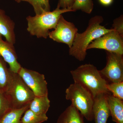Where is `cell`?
Here are the masks:
<instances>
[{"label": "cell", "instance_id": "10", "mask_svg": "<svg viewBox=\"0 0 123 123\" xmlns=\"http://www.w3.org/2000/svg\"><path fill=\"white\" fill-rule=\"evenodd\" d=\"M0 34V56L9 66L11 72L18 73L22 68L18 61V57L13 44L2 39Z\"/></svg>", "mask_w": 123, "mask_h": 123}, {"label": "cell", "instance_id": "19", "mask_svg": "<svg viewBox=\"0 0 123 123\" xmlns=\"http://www.w3.org/2000/svg\"><path fill=\"white\" fill-rule=\"evenodd\" d=\"M27 2L33 6L36 15L50 11L49 0H27Z\"/></svg>", "mask_w": 123, "mask_h": 123}, {"label": "cell", "instance_id": "4", "mask_svg": "<svg viewBox=\"0 0 123 123\" xmlns=\"http://www.w3.org/2000/svg\"><path fill=\"white\" fill-rule=\"evenodd\" d=\"M5 92L10 101L12 109H20L30 105L35 97L18 74L12 72Z\"/></svg>", "mask_w": 123, "mask_h": 123}, {"label": "cell", "instance_id": "1", "mask_svg": "<svg viewBox=\"0 0 123 123\" xmlns=\"http://www.w3.org/2000/svg\"><path fill=\"white\" fill-rule=\"evenodd\" d=\"M103 17L96 15L90 18L87 28L84 32L77 33L72 46L69 48V55L79 61H84L87 55V48L92 41L112 31L101 25Z\"/></svg>", "mask_w": 123, "mask_h": 123}, {"label": "cell", "instance_id": "15", "mask_svg": "<svg viewBox=\"0 0 123 123\" xmlns=\"http://www.w3.org/2000/svg\"><path fill=\"white\" fill-rule=\"evenodd\" d=\"M83 117L79 111L71 105L60 116L56 123H85Z\"/></svg>", "mask_w": 123, "mask_h": 123}, {"label": "cell", "instance_id": "24", "mask_svg": "<svg viewBox=\"0 0 123 123\" xmlns=\"http://www.w3.org/2000/svg\"><path fill=\"white\" fill-rule=\"evenodd\" d=\"M74 0H59L57 7L60 9H71Z\"/></svg>", "mask_w": 123, "mask_h": 123}, {"label": "cell", "instance_id": "6", "mask_svg": "<svg viewBox=\"0 0 123 123\" xmlns=\"http://www.w3.org/2000/svg\"><path fill=\"white\" fill-rule=\"evenodd\" d=\"M106 54V65L99 70L101 76L108 83L123 81V55L108 51Z\"/></svg>", "mask_w": 123, "mask_h": 123}, {"label": "cell", "instance_id": "14", "mask_svg": "<svg viewBox=\"0 0 123 123\" xmlns=\"http://www.w3.org/2000/svg\"><path fill=\"white\" fill-rule=\"evenodd\" d=\"M48 96L36 97L31 102L29 109L39 116L47 117V112L50 107Z\"/></svg>", "mask_w": 123, "mask_h": 123}, {"label": "cell", "instance_id": "17", "mask_svg": "<svg viewBox=\"0 0 123 123\" xmlns=\"http://www.w3.org/2000/svg\"><path fill=\"white\" fill-rule=\"evenodd\" d=\"M11 71L0 56V90L5 91L9 82Z\"/></svg>", "mask_w": 123, "mask_h": 123}, {"label": "cell", "instance_id": "27", "mask_svg": "<svg viewBox=\"0 0 123 123\" xmlns=\"http://www.w3.org/2000/svg\"><path fill=\"white\" fill-rule=\"evenodd\" d=\"M14 0L15 1H16V2H18V3H19V2H20V1H19V0Z\"/></svg>", "mask_w": 123, "mask_h": 123}, {"label": "cell", "instance_id": "8", "mask_svg": "<svg viewBox=\"0 0 123 123\" xmlns=\"http://www.w3.org/2000/svg\"><path fill=\"white\" fill-rule=\"evenodd\" d=\"M73 23L66 21L62 15L54 30L49 32L48 37L57 43H65L70 48L72 46L78 32Z\"/></svg>", "mask_w": 123, "mask_h": 123}, {"label": "cell", "instance_id": "2", "mask_svg": "<svg viewBox=\"0 0 123 123\" xmlns=\"http://www.w3.org/2000/svg\"><path fill=\"white\" fill-rule=\"evenodd\" d=\"M70 73L74 83L79 84L89 91L94 98L102 94H111L107 88V82L101 76L99 70L91 64L79 66Z\"/></svg>", "mask_w": 123, "mask_h": 123}, {"label": "cell", "instance_id": "7", "mask_svg": "<svg viewBox=\"0 0 123 123\" xmlns=\"http://www.w3.org/2000/svg\"><path fill=\"white\" fill-rule=\"evenodd\" d=\"M103 49L107 51L123 55V36L114 29L92 41L87 50Z\"/></svg>", "mask_w": 123, "mask_h": 123}, {"label": "cell", "instance_id": "9", "mask_svg": "<svg viewBox=\"0 0 123 123\" xmlns=\"http://www.w3.org/2000/svg\"><path fill=\"white\" fill-rule=\"evenodd\" d=\"M18 74L35 96H48L47 82L44 75L22 67Z\"/></svg>", "mask_w": 123, "mask_h": 123}, {"label": "cell", "instance_id": "16", "mask_svg": "<svg viewBox=\"0 0 123 123\" xmlns=\"http://www.w3.org/2000/svg\"><path fill=\"white\" fill-rule=\"evenodd\" d=\"M29 105L20 109H11L0 119V123H21L22 117L29 109Z\"/></svg>", "mask_w": 123, "mask_h": 123}, {"label": "cell", "instance_id": "12", "mask_svg": "<svg viewBox=\"0 0 123 123\" xmlns=\"http://www.w3.org/2000/svg\"><path fill=\"white\" fill-rule=\"evenodd\" d=\"M15 27L14 22L0 9V34L5 37L6 41L13 45L16 42Z\"/></svg>", "mask_w": 123, "mask_h": 123}, {"label": "cell", "instance_id": "13", "mask_svg": "<svg viewBox=\"0 0 123 123\" xmlns=\"http://www.w3.org/2000/svg\"><path fill=\"white\" fill-rule=\"evenodd\" d=\"M107 99L112 121L123 123V100L114 97L111 94L108 95Z\"/></svg>", "mask_w": 123, "mask_h": 123}, {"label": "cell", "instance_id": "25", "mask_svg": "<svg viewBox=\"0 0 123 123\" xmlns=\"http://www.w3.org/2000/svg\"><path fill=\"white\" fill-rule=\"evenodd\" d=\"M101 4L105 6H108L112 4L113 0H99Z\"/></svg>", "mask_w": 123, "mask_h": 123}, {"label": "cell", "instance_id": "21", "mask_svg": "<svg viewBox=\"0 0 123 123\" xmlns=\"http://www.w3.org/2000/svg\"><path fill=\"white\" fill-rule=\"evenodd\" d=\"M12 109L10 101L4 91L0 90V119Z\"/></svg>", "mask_w": 123, "mask_h": 123}, {"label": "cell", "instance_id": "23", "mask_svg": "<svg viewBox=\"0 0 123 123\" xmlns=\"http://www.w3.org/2000/svg\"><path fill=\"white\" fill-rule=\"evenodd\" d=\"M114 30L123 36V16L120 15L119 17L117 18L113 21L112 28Z\"/></svg>", "mask_w": 123, "mask_h": 123}, {"label": "cell", "instance_id": "20", "mask_svg": "<svg viewBox=\"0 0 123 123\" xmlns=\"http://www.w3.org/2000/svg\"><path fill=\"white\" fill-rule=\"evenodd\" d=\"M24 114L21 118V123H42L48 119V117H43L37 115L29 108Z\"/></svg>", "mask_w": 123, "mask_h": 123}, {"label": "cell", "instance_id": "26", "mask_svg": "<svg viewBox=\"0 0 123 123\" xmlns=\"http://www.w3.org/2000/svg\"><path fill=\"white\" fill-rule=\"evenodd\" d=\"M27 0H19V1L21 2V1H27Z\"/></svg>", "mask_w": 123, "mask_h": 123}, {"label": "cell", "instance_id": "11", "mask_svg": "<svg viewBox=\"0 0 123 123\" xmlns=\"http://www.w3.org/2000/svg\"><path fill=\"white\" fill-rule=\"evenodd\" d=\"M108 95L102 94L94 98L93 112L95 123H107L108 119L111 116Z\"/></svg>", "mask_w": 123, "mask_h": 123}, {"label": "cell", "instance_id": "5", "mask_svg": "<svg viewBox=\"0 0 123 123\" xmlns=\"http://www.w3.org/2000/svg\"><path fill=\"white\" fill-rule=\"evenodd\" d=\"M66 99L89 121L94 120L93 107L94 98L91 93L79 84H71L65 91Z\"/></svg>", "mask_w": 123, "mask_h": 123}, {"label": "cell", "instance_id": "3", "mask_svg": "<svg viewBox=\"0 0 123 123\" xmlns=\"http://www.w3.org/2000/svg\"><path fill=\"white\" fill-rule=\"evenodd\" d=\"M72 11L71 9H60L57 7L52 11L44 12L34 16H28L26 18L27 30L31 36L47 38L49 30L55 28L61 16L65 13Z\"/></svg>", "mask_w": 123, "mask_h": 123}, {"label": "cell", "instance_id": "22", "mask_svg": "<svg viewBox=\"0 0 123 123\" xmlns=\"http://www.w3.org/2000/svg\"><path fill=\"white\" fill-rule=\"evenodd\" d=\"M107 88L114 97L123 100V81L116 83H108Z\"/></svg>", "mask_w": 123, "mask_h": 123}, {"label": "cell", "instance_id": "18", "mask_svg": "<svg viewBox=\"0 0 123 123\" xmlns=\"http://www.w3.org/2000/svg\"><path fill=\"white\" fill-rule=\"evenodd\" d=\"M92 0H74L71 7L72 11L81 10L86 13L90 14L93 8Z\"/></svg>", "mask_w": 123, "mask_h": 123}]
</instances>
